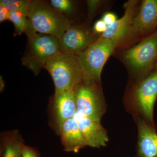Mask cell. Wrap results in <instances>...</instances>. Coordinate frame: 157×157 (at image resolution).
<instances>
[{
  "mask_svg": "<svg viewBox=\"0 0 157 157\" xmlns=\"http://www.w3.org/2000/svg\"><path fill=\"white\" fill-rule=\"evenodd\" d=\"M118 43L100 37L84 50L76 54V58L86 84L100 83L104 64Z\"/></svg>",
  "mask_w": 157,
  "mask_h": 157,
  "instance_id": "cell-1",
  "label": "cell"
},
{
  "mask_svg": "<svg viewBox=\"0 0 157 157\" xmlns=\"http://www.w3.org/2000/svg\"><path fill=\"white\" fill-rule=\"evenodd\" d=\"M27 17L37 33L58 40L72 25L67 16L44 1H31Z\"/></svg>",
  "mask_w": 157,
  "mask_h": 157,
  "instance_id": "cell-2",
  "label": "cell"
},
{
  "mask_svg": "<svg viewBox=\"0 0 157 157\" xmlns=\"http://www.w3.org/2000/svg\"><path fill=\"white\" fill-rule=\"evenodd\" d=\"M44 69L53 79L55 93L73 89L83 82V76L76 54L60 51L49 60Z\"/></svg>",
  "mask_w": 157,
  "mask_h": 157,
  "instance_id": "cell-3",
  "label": "cell"
},
{
  "mask_svg": "<svg viewBox=\"0 0 157 157\" xmlns=\"http://www.w3.org/2000/svg\"><path fill=\"white\" fill-rule=\"evenodd\" d=\"M28 42L21 61L23 66L37 75L48 61L61 51L58 40L50 35L39 33Z\"/></svg>",
  "mask_w": 157,
  "mask_h": 157,
  "instance_id": "cell-4",
  "label": "cell"
},
{
  "mask_svg": "<svg viewBox=\"0 0 157 157\" xmlns=\"http://www.w3.org/2000/svg\"><path fill=\"white\" fill-rule=\"evenodd\" d=\"M157 98V71L144 78L132 90L130 107L135 117H140L152 127L154 108Z\"/></svg>",
  "mask_w": 157,
  "mask_h": 157,
  "instance_id": "cell-5",
  "label": "cell"
},
{
  "mask_svg": "<svg viewBox=\"0 0 157 157\" xmlns=\"http://www.w3.org/2000/svg\"><path fill=\"white\" fill-rule=\"evenodd\" d=\"M77 112L82 116L101 121L106 107L100 83L81 82L73 89Z\"/></svg>",
  "mask_w": 157,
  "mask_h": 157,
  "instance_id": "cell-6",
  "label": "cell"
},
{
  "mask_svg": "<svg viewBox=\"0 0 157 157\" xmlns=\"http://www.w3.org/2000/svg\"><path fill=\"white\" fill-rule=\"evenodd\" d=\"M124 58L136 72L146 73L151 70L157 60V33L125 52Z\"/></svg>",
  "mask_w": 157,
  "mask_h": 157,
  "instance_id": "cell-7",
  "label": "cell"
},
{
  "mask_svg": "<svg viewBox=\"0 0 157 157\" xmlns=\"http://www.w3.org/2000/svg\"><path fill=\"white\" fill-rule=\"evenodd\" d=\"M76 112L73 89L55 93L51 102V113L54 126L58 133L65 122L74 117Z\"/></svg>",
  "mask_w": 157,
  "mask_h": 157,
  "instance_id": "cell-8",
  "label": "cell"
},
{
  "mask_svg": "<svg viewBox=\"0 0 157 157\" xmlns=\"http://www.w3.org/2000/svg\"><path fill=\"white\" fill-rule=\"evenodd\" d=\"M93 34L89 30L80 26L73 25L59 39L61 52L76 54L94 42Z\"/></svg>",
  "mask_w": 157,
  "mask_h": 157,
  "instance_id": "cell-9",
  "label": "cell"
},
{
  "mask_svg": "<svg viewBox=\"0 0 157 157\" xmlns=\"http://www.w3.org/2000/svg\"><path fill=\"white\" fill-rule=\"evenodd\" d=\"M73 117L78 122L86 146L99 148L107 145L109 137L100 122L85 117L77 112Z\"/></svg>",
  "mask_w": 157,
  "mask_h": 157,
  "instance_id": "cell-10",
  "label": "cell"
},
{
  "mask_svg": "<svg viewBox=\"0 0 157 157\" xmlns=\"http://www.w3.org/2000/svg\"><path fill=\"white\" fill-rule=\"evenodd\" d=\"M157 26V0H144L132 20L129 33L137 35L148 33Z\"/></svg>",
  "mask_w": 157,
  "mask_h": 157,
  "instance_id": "cell-11",
  "label": "cell"
},
{
  "mask_svg": "<svg viewBox=\"0 0 157 157\" xmlns=\"http://www.w3.org/2000/svg\"><path fill=\"white\" fill-rule=\"evenodd\" d=\"M138 128V157H157V134L152 127L140 117H135Z\"/></svg>",
  "mask_w": 157,
  "mask_h": 157,
  "instance_id": "cell-12",
  "label": "cell"
},
{
  "mask_svg": "<svg viewBox=\"0 0 157 157\" xmlns=\"http://www.w3.org/2000/svg\"><path fill=\"white\" fill-rule=\"evenodd\" d=\"M137 3L138 1L135 0L129 1L126 3L123 16L111 25L108 26L100 37L111 39L119 44L128 33Z\"/></svg>",
  "mask_w": 157,
  "mask_h": 157,
  "instance_id": "cell-13",
  "label": "cell"
},
{
  "mask_svg": "<svg viewBox=\"0 0 157 157\" xmlns=\"http://www.w3.org/2000/svg\"><path fill=\"white\" fill-rule=\"evenodd\" d=\"M59 134L65 151L77 153L86 146L78 122L74 117L65 122Z\"/></svg>",
  "mask_w": 157,
  "mask_h": 157,
  "instance_id": "cell-14",
  "label": "cell"
},
{
  "mask_svg": "<svg viewBox=\"0 0 157 157\" xmlns=\"http://www.w3.org/2000/svg\"><path fill=\"white\" fill-rule=\"evenodd\" d=\"M23 139L17 130L4 132L1 135L2 157H22Z\"/></svg>",
  "mask_w": 157,
  "mask_h": 157,
  "instance_id": "cell-15",
  "label": "cell"
},
{
  "mask_svg": "<svg viewBox=\"0 0 157 157\" xmlns=\"http://www.w3.org/2000/svg\"><path fill=\"white\" fill-rule=\"evenodd\" d=\"M9 20L14 25L17 35L25 33L28 39H30L38 34L28 17L22 13L10 11Z\"/></svg>",
  "mask_w": 157,
  "mask_h": 157,
  "instance_id": "cell-16",
  "label": "cell"
},
{
  "mask_svg": "<svg viewBox=\"0 0 157 157\" xmlns=\"http://www.w3.org/2000/svg\"><path fill=\"white\" fill-rule=\"evenodd\" d=\"M31 2L29 0H1L0 6L7 8L9 11L20 12L27 16Z\"/></svg>",
  "mask_w": 157,
  "mask_h": 157,
  "instance_id": "cell-17",
  "label": "cell"
},
{
  "mask_svg": "<svg viewBox=\"0 0 157 157\" xmlns=\"http://www.w3.org/2000/svg\"><path fill=\"white\" fill-rule=\"evenodd\" d=\"M50 5L55 9L66 15L72 14L74 9L73 2L70 0H51Z\"/></svg>",
  "mask_w": 157,
  "mask_h": 157,
  "instance_id": "cell-18",
  "label": "cell"
},
{
  "mask_svg": "<svg viewBox=\"0 0 157 157\" xmlns=\"http://www.w3.org/2000/svg\"><path fill=\"white\" fill-rule=\"evenodd\" d=\"M102 1L98 0H89L87 1L88 16L90 18L93 17L96 10L101 5Z\"/></svg>",
  "mask_w": 157,
  "mask_h": 157,
  "instance_id": "cell-19",
  "label": "cell"
},
{
  "mask_svg": "<svg viewBox=\"0 0 157 157\" xmlns=\"http://www.w3.org/2000/svg\"><path fill=\"white\" fill-rule=\"evenodd\" d=\"M22 157H40V155L36 149L24 145L22 148Z\"/></svg>",
  "mask_w": 157,
  "mask_h": 157,
  "instance_id": "cell-20",
  "label": "cell"
},
{
  "mask_svg": "<svg viewBox=\"0 0 157 157\" xmlns=\"http://www.w3.org/2000/svg\"><path fill=\"white\" fill-rule=\"evenodd\" d=\"M108 26L102 19L99 20L95 23L93 30L96 33H102L107 29Z\"/></svg>",
  "mask_w": 157,
  "mask_h": 157,
  "instance_id": "cell-21",
  "label": "cell"
},
{
  "mask_svg": "<svg viewBox=\"0 0 157 157\" xmlns=\"http://www.w3.org/2000/svg\"><path fill=\"white\" fill-rule=\"evenodd\" d=\"M102 19L107 26L111 25L117 20L116 15L114 13L109 12L105 13Z\"/></svg>",
  "mask_w": 157,
  "mask_h": 157,
  "instance_id": "cell-22",
  "label": "cell"
},
{
  "mask_svg": "<svg viewBox=\"0 0 157 157\" xmlns=\"http://www.w3.org/2000/svg\"><path fill=\"white\" fill-rule=\"evenodd\" d=\"M10 11L3 7L0 6V22L2 23L7 20H9Z\"/></svg>",
  "mask_w": 157,
  "mask_h": 157,
  "instance_id": "cell-23",
  "label": "cell"
},
{
  "mask_svg": "<svg viewBox=\"0 0 157 157\" xmlns=\"http://www.w3.org/2000/svg\"><path fill=\"white\" fill-rule=\"evenodd\" d=\"M0 89H1V91H2L4 90V87H5V82H4V80L2 78V76H1V78H0Z\"/></svg>",
  "mask_w": 157,
  "mask_h": 157,
  "instance_id": "cell-24",
  "label": "cell"
},
{
  "mask_svg": "<svg viewBox=\"0 0 157 157\" xmlns=\"http://www.w3.org/2000/svg\"><path fill=\"white\" fill-rule=\"evenodd\" d=\"M155 67H156V70L157 71V62L156 63Z\"/></svg>",
  "mask_w": 157,
  "mask_h": 157,
  "instance_id": "cell-25",
  "label": "cell"
}]
</instances>
